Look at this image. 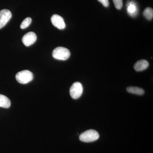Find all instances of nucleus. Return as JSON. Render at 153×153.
I'll use <instances>...</instances> for the list:
<instances>
[{
  "mask_svg": "<svg viewBox=\"0 0 153 153\" xmlns=\"http://www.w3.org/2000/svg\"><path fill=\"white\" fill-rule=\"evenodd\" d=\"M127 10L128 13L131 17H135L138 13V8L136 4L134 1L128 2L127 3Z\"/></svg>",
  "mask_w": 153,
  "mask_h": 153,
  "instance_id": "obj_8",
  "label": "nucleus"
},
{
  "mask_svg": "<svg viewBox=\"0 0 153 153\" xmlns=\"http://www.w3.org/2000/svg\"><path fill=\"white\" fill-rule=\"evenodd\" d=\"M105 7H108L109 6L108 0H98Z\"/></svg>",
  "mask_w": 153,
  "mask_h": 153,
  "instance_id": "obj_15",
  "label": "nucleus"
},
{
  "mask_svg": "<svg viewBox=\"0 0 153 153\" xmlns=\"http://www.w3.org/2000/svg\"><path fill=\"white\" fill-rule=\"evenodd\" d=\"M115 7L118 10H120L123 6V0H113Z\"/></svg>",
  "mask_w": 153,
  "mask_h": 153,
  "instance_id": "obj_14",
  "label": "nucleus"
},
{
  "mask_svg": "<svg viewBox=\"0 0 153 153\" xmlns=\"http://www.w3.org/2000/svg\"><path fill=\"white\" fill-rule=\"evenodd\" d=\"M70 55L69 50L64 47H57L52 52L53 57L58 60H67L70 57Z\"/></svg>",
  "mask_w": 153,
  "mask_h": 153,
  "instance_id": "obj_2",
  "label": "nucleus"
},
{
  "mask_svg": "<svg viewBox=\"0 0 153 153\" xmlns=\"http://www.w3.org/2000/svg\"><path fill=\"white\" fill-rule=\"evenodd\" d=\"M16 79L21 84H25L31 82L33 79V74L29 70L19 71L16 76Z\"/></svg>",
  "mask_w": 153,
  "mask_h": 153,
  "instance_id": "obj_3",
  "label": "nucleus"
},
{
  "mask_svg": "<svg viewBox=\"0 0 153 153\" xmlns=\"http://www.w3.org/2000/svg\"><path fill=\"white\" fill-rule=\"evenodd\" d=\"M99 137V134L96 131L90 129L81 134L79 139L83 142L91 143L97 140Z\"/></svg>",
  "mask_w": 153,
  "mask_h": 153,
  "instance_id": "obj_1",
  "label": "nucleus"
},
{
  "mask_svg": "<svg viewBox=\"0 0 153 153\" xmlns=\"http://www.w3.org/2000/svg\"><path fill=\"white\" fill-rule=\"evenodd\" d=\"M11 105V101L5 95L0 94V107L7 108Z\"/></svg>",
  "mask_w": 153,
  "mask_h": 153,
  "instance_id": "obj_10",
  "label": "nucleus"
},
{
  "mask_svg": "<svg viewBox=\"0 0 153 153\" xmlns=\"http://www.w3.org/2000/svg\"><path fill=\"white\" fill-rule=\"evenodd\" d=\"M83 92V87L81 83L76 82L71 85L70 89V94L74 99H77L81 97Z\"/></svg>",
  "mask_w": 153,
  "mask_h": 153,
  "instance_id": "obj_4",
  "label": "nucleus"
},
{
  "mask_svg": "<svg viewBox=\"0 0 153 153\" xmlns=\"http://www.w3.org/2000/svg\"><path fill=\"white\" fill-rule=\"evenodd\" d=\"M12 16V13L8 10L4 9L0 11V29L7 25Z\"/></svg>",
  "mask_w": 153,
  "mask_h": 153,
  "instance_id": "obj_5",
  "label": "nucleus"
},
{
  "mask_svg": "<svg viewBox=\"0 0 153 153\" xmlns=\"http://www.w3.org/2000/svg\"><path fill=\"white\" fill-rule=\"evenodd\" d=\"M37 40V36L33 32H30L25 34L22 38L23 44L27 47H29L35 43Z\"/></svg>",
  "mask_w": 153,
  "mask_h": 153,
  "instance_id": "obj_7",
  "label": "nucleus"
},
{
  "mask_svg": "<svg viewBox=\"0 0 153 153\" xmlns=\"http://www.w3.org/2000/svg\"><path fill=\"white\" fill-rule=\"evenodd\" d=\"M143 14L144 16L147 20H152L153 17V9L150 7L146 8L144 11Z\"/></svg>",
  "mask_w": 153,
  "mask_h": 153,
  "instance_id": "obj_12",
  "label": "nucleus"
},
{
  "mask_svg": "<svg viewBox=\"0 0 153 153\" xmlns=\"http://www.w3.org/2000/svg\"><path fill=\"white\" fill-rule=\"evenodd\" d=\"M149 63L146 60H142L137 61L134 66V68L136 71H143L148 68Z\"/></svg>",
  "mask_w": 153,
  "mask_h": 153,
  "instance_id": "obj_9",
  "label": "nucleus"
},
{
  "mask_svg": "<svg viewBox=\"0 0 153 153\" xmlns=\"http://www.w3.org/2000/svg\"><path fill=\"white\" fill-rule=\"evenodd\" d=\"M127 91L129 93L139 95H142L145 93L143 89L137 87H128L127 88Z\"/></svg>",
  "mask_w": 153,
  "mask_h": 153,
  "instance_id": "obj_11",
  "label": "nucleus"
},
{
  "mask_svg": "<svg viewBox=\"0 0 153 153\" xmlns=\"http://www.w3.org/2000/svg\"><path fill=\"white\" fill-rule=\"evenodd\" d=\"M32 21V19L30 18V17H28V18H26L23 21V22L21 24V26H20L21 28L22 29H25L28 27L30 26V24H31Z\"/></svg>",
  "mask_w": 153,
  "mask_h": 153,
  "instance_id": "obj_13",
  "label": "nucleus"
},
{
  "mask_svg": "<svg viewBox=\"0 0 153 153\" xmlns=\"http://www.w3.org/2000/svg\"><path fill=\"white\" fill-rule=\"evenodd\" d=\"M51 22L55 27L60 30H63L66 27V24L64 19L58 15H53L51 17Z\"/></svg>",
  "mask_w": 153,
  "mask_h": 153,
  "instance_id": "obj_6",
  "label": "nucleus"
}]
</instances>
